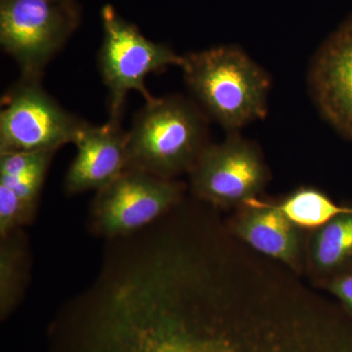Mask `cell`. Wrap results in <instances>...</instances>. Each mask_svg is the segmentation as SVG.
I'll use <instances>...</instances> for the list:
<instances>
[{
	"mask_svg": "<svg viewBox=\"0 0 352 352\" xmlns=\"http://www.w3.org/2000/svg\"><path fill=\"white\" fill-rule=\"evenodd\" d=\"M323 289L352 314V270L333 278L324 286Z\"/></svg>",
	"mask_w": 352,
	"mask_h": 352,
	"instance_id": "obj_17",
	"label": "cell"
},
{
	"mask_svg": "<svg viewBox=\"0 0 352 352\" xmlns=\"http://www.w3.org/2000/svg\"><path fill=\"white\" fill-rule=\"evenodd\" d=\"M19 252L12 245H2L0 252V300L2 311L12 305L17 294Z\"/></svg>",
	"mask_w": 352,
	"mask_h": 352,
	"instance_id": "obj_16",
	"label": "cell"
},
{
	"mask_svg": "<svg viewBox=\"0 0 352 352\" xmlns=\"http://www.w3.org/2000/svg\"><path fill=\"white\" fill-rule=\"evenodd\" d=\"M87 124L54 100L41 80L20 78L1 100L0 153L56 152L74 144Z\"/></svg>",
	"mask_w": 352,
	"mask_h": 352,
	"instance_id": "obj_5",
	"label": "cell"
},
{
	"mask_svg": "<svg viewBox=\"0 0 352 352\" xmlns=\"http://www.w3.org/2000/svg\"><path fill=\"white\" fill-rule=\"evenodd\" d=\"M185 185L145 171L126 168L97 193L95 226L108 237L127 235L175 210L182 203Z\"/></svg>",
	"mask_w": 352,
	"mask_h": 352,
	"instance_id": "obj_8",
	"label": "cell"
},
{
	"mask_svg": "<svg viewBox=\"0 0 352 352\" xmlns=\"http://www.w3.org/2000/svg\"><path fill=\"white\" fill-rule=\"evenodd\" d=\"M36 207L21 199L8 187L0 184V235L6 238L14 229L28 222Z\"/></svg>",
	"mask_w": 352,
	"mask_h": 352,
	"instance_id": "obj_15",
	"label": "cell"
},
{
	"mask_svg": "<svg viewBox=\"0 0 352 352\" xmlns=\"http://www.w3.org/2000/svg\"><path fill=\"white\" fill-rule=\"evenodd\" d=\"M308 87L326 122L352 141V19L315 53L308 71Z\"/></svg>",
	"mask_w": 352,
	"mask_h": 352,
	"instance_id": "obj_9",
	"label": "cell"
},
{
	"mask_svg": "<svg viewBox=\"0 0 352 352\" xmlns=\"http://www.w3.org/2000/svg\"><path fill=\"white\" fill-rule=\"evenodd\" d=\"M208 116L177 94L146 102L127 131V168L175 179L194 168L208 142Z\"/></svg>",
	"mask_w": 352,
	"mask_h": 352,
	"instance_id": "obj_3",
	"label": "cell"
},
{
	"mask_svg": "<svg viewBox=\"0 0 352 352\" xmlns=\"http://www.w3.org/2000/svg\"><path fill=\"white\" fill-rule=\"evenodd\" d=\"M236 210L227 222L234 237L296 274L305 275L308 232L289 221L277 208L276 201L258 197Z\"/></svg>",
	"mask_w": 352,
	"mask_h": 352,
	"instance_id": "obj_10",
	"label": "cell"
},
{
	"mask_svg": "<svg viewBox=\"0 0 352 352\" xmlns=\"http://www.w3.org/2000/svg\"><path fill=\"white\" fill-rule=\"evenodd\" d=\"M352 270V210L307 234L305 270L311 284L324 286Z\"/></svg>",
	"mask_w": 352,
	"mask_h": 352,
	"instance_id": "obj_12",
	"label": "cell"
},
{
	"mask_svg": "<svg viewBox=\"0 0 352 352\" xmlns=\"http://www.w3.org/2000/svg\"><path fill=\"white\" fill-rule=\"evenodd\" d=\"M180 68L197 104L227 132L239 131L267 113L270 76L237 46L189 53Z\"/></svg>",
	"mask_w": 352,
	"mask_h": 352,
	"instance_id": "obj_2",
	"label": "cell"
},
{
	"mask_svg": "<svg viewBox=\"0 0 352 352\" xmlns=\"http://www.w3.org/2000/svg\"><path fill=\"white\" fill-rule=\"evenodd\" d=\"M189 176L194 197L222 210L258 198L271 177L261 148L239 131L228 132L222 142L210 143Z\"/></svg>",
	"mask_w": 352,
	"mask_h": 352,
	"instance_id": "obj_7",
	"label": "cell"
},
{
	"mask_svg": "<svg viewBox=\"0 0 352 352\" xmlns=\"http://www.w3.org/2000/svg\"><path fill=\"white\" fill-rule=\"evenodd\" d=\"M54 153H0V184L36 207Z\"/></svg>",
	"mask_w": 352,
	"mask_h": 352,
	"instance_id": "obj_13",
	"label": "cell"
},
{
	"mask_svg": "<svg viewBox=\"0 0 352 352\" xmlns=\"http://www.w3.org/2000/svg\"><path fill=\"white\" fill-rule=\"evenodd\" d=\"M277 208L298 228L310 232L320 228L338 215L351 212L352 206L333 201L320 189L302 186L276 201Z\"/></svg>",
	"mask_w": 352,
	"mask_h": 352,
	"instance_id": "obj_14",
	"label": "cell"
},
{
	"mask_svg": "<svg viewBox=\"0 0 352 352\" xmlns=\"http://www.w3.org/2000/svg\"><path fill=\"white\" fill-rule=\"evenodd\" d=\"M80 21V8L48 0H0V44L17 63L21 78L41 80Z\"/></svg>",
	"mask_w": 352,
	"mask_h": 352,
	"instance_id": "obj_6",
	"label": "cell"
},
{
	"mask_svg": "<svg viewBox=\"0 0 352 352\" xmlns=\"http://www.w3.org/2000/svg\"><path fill=\"white\" fill-rule=\"evenodd\" d=\"M48 1L52 2V3L59 4V6H61L68 7V8H80L76 0H48Z\"/></svg>",
	"mask_w": 352,
	"mask_h": 352,
	"instance_id": "obj_18",
	"label": "cell"
},
{
	"mask_svg": "<svg viewBox=\"0 0 352 352\" xmlns=\"http://www.w3.org/2000/svg\"><path fill=\"white\" fill-rule=\"evenodd\" d=\"M101 20L104 36L98 55L99 72L108 88L109 120H120L127 94L138 91L146 102L154 100L146 87V78L170 66H182L183 56L168 44L146 38L113 6L102 8Z\"/></svg>",
	"mask_w": 352,
	"mask_h": 352,
	"instance_id": "obj_4",
	"label": "cell"
},
{
	"mask_svg": "<svg viewBox=\"0 0 352 352\" xmlns=\"http://www.w3.org/2000/svg\"><path fill=\"white\" fill-rule=\"evenodd\" d=\"M100 352H275L236 268L145 264L120 289Z\"/></svg>",
	"mask_w": 352,
	"mask_h": 352,
	"instance_id": "obj_1",
	"label": "cell"
},
{
	"mask_svg": "<svg viewBox=\"0 0 352 352\" xmlns=\"http://www.w3.org/2000/svg\"><path fill=\"white\" fill-rule=\"evenodd\" d=\"M76 155L69 166L65 188L69 194L105 188L127 168V131L120 120L87 126L76 138Z\"/></svg>",
	"mask_w": 352,
	"mask_h": 352,
	"instance_id": "obj_11",
	"label": "cell"
}]
</instances>
